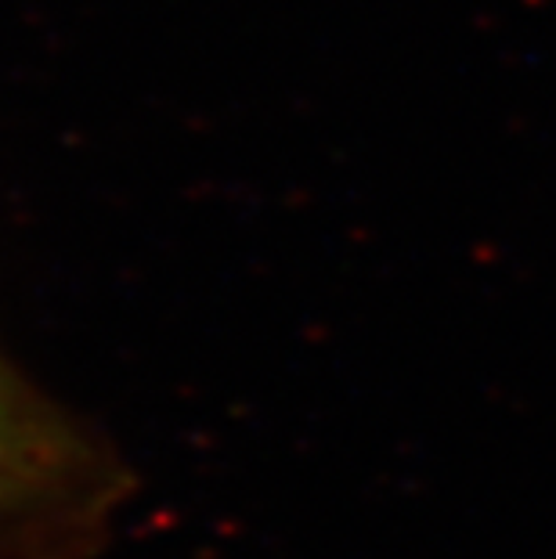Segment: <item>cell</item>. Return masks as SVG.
<instances>
[{"label":"cell","mask_w":556,"mask_h":559,"mask_svg":"<svg viewBox=\"0 0 556 559\" xmlns=\"http://www.w3.org/2000/svg\"><path fill=\"white\" fill-rule=\"evenodd\" d=\"M84 480L76 466L44 462L0 448V559H51L73 542L76 498Z\"/></svg>","instance_id":"6da1fadb"},{"label":"cell","mask_w":556,"mask_h":559,"mask_svg":"<svg viewBox=\"0 0 556 559\" xmlns=\"http://www.w3.org/2000/svg\"><path fill=\"white\" fill-rule=\"evenodd\" d=\"M0 448L44 462H62V466H80V459L66 444V437H58L55 426H47L33 412V404L19 394L15 379L4 368H0Z\"/></svg>","instance_id":"7a4b0ae2"}]
</instances>
